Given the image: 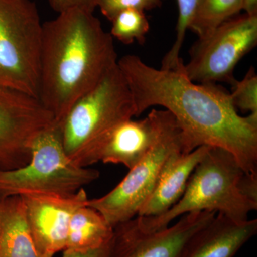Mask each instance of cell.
Masks as SVG:
<instances>
[{
	"label": "cell",
	"instance_id": "6da1fadb",
	"mask_svg": "<svg viewBox=\"0 0 257 257\" xmlns=\"http://www.w3.org/2000/svg\"><path fill=\"white\" fill-rule=\"evenodd\" d=\"M117 64L136 116L151 106H162L182 131L184 153L202 146L223 149L234 155L245 173L257 175V115L238 114L224 87L192 82L184 62L176 69H157L138 56L126 55Z\"/></svg>",
	"mask_w": 257,
	"mask_h": 257
},
{
	"label": "cell",
	"instance_id": "7a4b0ae2",
	"mask_svg": "<svg viewBox=\"0 0 257 257\" xmlns=\"http://www.w3.org/2000/svg\"><path fill=\"white\" fill-rule=\"evenodd\" d=\"M42 24L38 100L60 124L117 64L111 34L94 13L72 9Z\"/></svg>",
	"mask_w": 257,
	"mask_h": 257
},
{
	"label": "cell",
	"instance_id": "3957f363",
	"mask_svg": "<svg viewBox=\"0 0 257 257\" xmlns=\"http://www.w3.org/2000/svg\"><path fill=\"white\" fill-rule=\"evenodd\" d=\"M245 173L232 154L209 147L194 169L183 195L173 207L157 216L135 218L142 231L150 233L170 226L179 216L194 211L221 213L238 221L248 220L257 202L246 197L239 182Z\"/></svg>",
	"mask_w": 257,
	"mask_h": 257
},
{
	"label": "cell",
	"instance_id": "277c9868",
	"mask_svg": "<svg viewBox=\"0 0 257 257\" xmlns=\"http://www.w3.org/2000/svg\"><path fill=\"white\" fill-rule=\"evenodd\" d=\"M136 116L133 96L116 64L99 84L72 106L60 123L64 152L76 165L116 125Z\"/></svg>",
	"mask_w": 257,
	"mask_h": 257
},
{
	"label": "cell",
	"instance_id": "5b68a950",
	"mask_svg": "<svg viewBox=\"0 0 257 257\" xmlns=\"http://www.w3.org/2000/svg\"><path fill=\"white\" fill-rule=\"evenodd\" d=\"M99 177V171L79 167L69 160L60 125L55 122L37 137L26 165L0 171V197L33 193L72 195Z\"/></svg>",
	"mask_w": 257,
	"mask_h": 257
},
{
	"label": "cell",
	"instance_id": "8992f818",
	"mask_svg": "<svg viewBox=\"0 0 257 257\" xmlns=\"http://www.w3.org/2000/svg\"><path fill=\"white\" fill-rule=\"evenodd\" d=\"M42 24L31 0H0V82L37 99Z\"/></svg>",
	"mask_w": 257,
	"mask_h": 257
},
{
	"label": "cell",
	"instance_id": "52a82bcc",
	"mask_svg": "<svg viewBox=\"0 0 257 257\" xmlns=\"http://www.w3.org/2000/svg\"><path fill=\"white\" fill-rule=\"evenodd\" d=\"M177 150L183 152L182 131L170 111L160 110V132L145 156L111 192L89 199L87 205L99 211L113 228L134 219L152 194L166 160Z\"/></svg>",
	"mask_w": 257,
	"mask_h": 257
},
{
	"label": "cell",
	"instance_id": "ba28073f",
	"mask_svg": "<svg viewBox=\"0 0 257 257\" xmlns=\"http://www.w3.org/2000/svg\"><path fill=\"white\" fill-rule=\"evenodd\" d=\"M257 45V15H237L219 25L208 36L198 38L184 64L187 77L198 84L235 80L239 61Z\"/></svg>",
	"mask_w": 257,
	"mask_h": 257
},
{
	"label": "cell",
	"instance_id": "9c48e42d",
	"mask_svg": "<svg viewBox=\"0 0 257 257\" xmlns=\"http://www.w3.org/2000/svg\"><path fill=\"white\" fill-rule=\"evenodd\" d=\"M55 123L37 98L0 82V171L26 165L37 137Z\"/></svg>",
	"mask_w": 257,
	"mask_h": 257
},
{
	"label": "cell",
	"instance_id": "30bf717a",
	"mask_svg": "<svg viewBox=\"0 0 257 257\" xmlns=\"http://www.w3.org/2000/svg\"><path fill=\"white\" fill-rule=\"evenodd\" d=\"M216 214L208 211L188 213L175 224L150 233L142 231L134 218L114 228L110 257H182L189 239Z\"/></svg>",
	"mask_w": 257,
	"mask_h": 257
},
{
	"label": "cell",
	"instance_id": "8fae6325",
	"mask_svg": "<svg viewBox=\"0 0 257 257\" xmlns=\"http://www.w3.org/2000/svg\"><path fill=\"white\" fill-rule=\"evenodd\" d=\"M37 251L53 257L63 251L67 243L69 221L79 208L87 205L89 198L84 188L72 195L27 194L20 196Z\"/></svg>",
	"mask_w": 257,
	"mask_h": 257
},
{
	"label": "cell",
	"instance_id": "7c38bea8",
	"mask_svg": "<svg viewBox=\"0 0 257 257\" xmlns=\"http://www.w3.org/2000/svg\"><path fill=\"white\" fill-rule=\"evenodd\" d=\"M160 116V109H153L145 119H130L116 125L93 149L85 167L101 162L122 165L131 170L156 141Z\"/></svg>",
	"mask_w": 257,
	"mask_h": 257
},
{
	"label": "cell",
	"instance_id": "4fadbf2b",
	"mask_svg": "<svg viewBox=\"0 0 257 257\" xmlns=\"http://www.w3.org/2000/svg\"><path fill=\"white\" fill-rule=\"evenodd\" d=\"M256 232V219L238 221L217 213L189 239L182 257H234Z\"/></svg>",
	"mask_w": 257,
	"mask_h": 257
},
{
	"label": "cell",
	"instance_id": "5bb4252c",
	"mask_svg": "<svg viewBox=\"0 0 257 257\" xmlns=\"http://www.w3.org/2000/svg\"><path fill=\"white\" fill-rule=\"evenodd\" d=\"M209 147H198L189 153L172 152L166 160L150 197L139 211L140 216L163 214L178 202L199 162Z\"/></svg>",
	"mask_w": 257,
	"mask_h": 257
},
{
	"label": "cell",
	"instance_id": "9a60e30c",
	"mask_svg": "<svg viewBox=\"0 0 257 257\" xmlns=\"http://www.w3.org/2000/svg\"><path fill=\"white\" fill-rule=\"evenodd\" d=\"M0 257H51L37 251L20 196L0 197Z\"/></svg>",
	"mask_w": 257,
	"mask_h": 257
},
{
	"label": "cell",
	"instance_id": "2e32d148",
	"mask_svg": "<svg viewBox=\"0 0 257 257\" xmlns=\"http://www.w3.org/2000/svg\"><path fill=\"white\" fill-rule=\"evenodd\" d=\"M114 228L99 211L85 205L74 211L69 221L64 250L85 251L101 247L111 241Z\"/></svg>",
	"mask_w": 257,
	"mask_h": 257
},
{
	"label": "cell",
	"instance_id": "e0dca14e",
	"mask_svg": "<svg viewBox=\"0 0 257 257\" xmlns=\"http://www.w3.org/2000/svg\"><path fill=\"white\" fill-rule=\"evenodd\" d=\"M243 0H199L189 30L198 38L208 36L242 10Z\"/></svg>",
	"mask_w": 257,
	"mask_h": 257
},
{
	"label": "cell",
	"instance_id": "ac0fdd59",
	"mask_svg": "<svg viewBox=\"0 0 257 257\" xmlns=\"http://www.w3.org/2000/svg\"><path fill=\"white\" fill-rule=\"evenodd\" d=\"M111 35L125 45L134 42L144 44L150 30V23L145 12L126 9L119 12L111 20Z\"/></svg>",
	"mask_w": 257,
	"mask_h": 257
},
{
	"label": "cell",
	"instance_id": "d6986e66",
	"mask_svg": "<svg viewBox=\"0 0 257 257\" xmlns=\"http://www.w3.org/2000/svg\"><path fill=\"white\" fill-rule=\"evenodd\" d=\"M178 5V20L176 28L175 41L170 50L163 57L161 68L164 69H174L177 68L179 64L183 62L180 57V52L187 30L189 29L191 22L198 1L199 0H177Z\"/></svg>",
	"mask_w": 257,
	"mask_h": 257
},
{
	"label": "cell",
	"instance_id": "ffe728a7",
	"mask_svg": "<svg viewBox=\"0 0 257 257\" xmlns=\"http://www.w3.org/2000/svg\"><path fill=\"white\" fill-rule=\"evenodd\" d=\"M231 101L236 109L257 115V75L251 67L241 80L231 83Z\"/></svg>",
	"mask_w": 257,
	"mask_h": 257
},
{
	"label": "cell",
	"instance_id": "44dd1931",
	"mask_svg": "<svg viewBox=\"0 0 257 257\" xmlns=\"http://www.w3.org/2000/svg\"><path fill=\"white\" fill-rule=\"evenodd\" d=\"M162 0H101L99 9L101 14L111 21L119 12L126 9L147 11L162 5Z\"/></svg>",
	"mask_w": 257,
	"mask_h": 257
},
{
	"label": "cell",
	"instance_id": "7402d4cb",
	"mask_svg": "<svg viewBox=\"0 0 257 257\" xmlns=\"http://www.w3.org/2000/svg\"><path fill=\"white\" fill-rule=\"evenodd\" d=\"M101 0H48L51 8L57 13L67 10L79 9L94 13Z\"/></svg>",
	"mask_w": 257,
	"mask_h": 257
},
{
	"label": "cell",
	"instance_id": "603a6c76",
	"mask_svg": "<svg viewBox=\"0 0 257 257\" xmlns=\"http://www.w3.org/2000/svg\"><path fill=\"white\" fill-rule=\"evenodd\" d=\"M112 239L109 243L95 248L85 251H70L64 250L62 257H110Z\"/></svg>",
	"mask_w": 257,
	"mask_h": 257
},
{
	"label": "cell",
	"instance_id": "cb8c5ba5",
	"mask_svg": "<svg viewBox=\"0 0 257 257\" xmlns=\"http://www.w3.org/2000/svg\"><path fill=\"white\" fill-rule=\"evenodd\" d=\"M242 10L246 14L257 15V0H243Z\"/></svg>",
	"mask_w": 257,
	"mask_h": 257
}]
</instances>
